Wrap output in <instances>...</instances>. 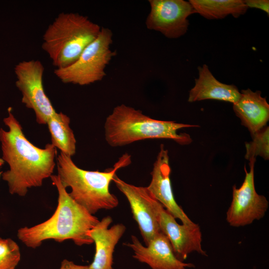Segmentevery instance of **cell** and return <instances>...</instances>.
Returning <instances> with one entry per match:
<instances>
[{
    "instance_id": "obj_11",
    "label": "cell",
    "mask_w": 269,
    "mask_h": 269,
    "mask_svg": "<svg viewBox=\"0 0 269 269\" xmlns=\"http://www.w3.org/2000/svg\"><path fill=\"white\" fill-rule=\"evenodd\" d=\"M160 231L169 240L175 257L183 262L188 254L197 252L207 256L202 249V234L199 226L193 222L180 225L158 201L156 203Z\"/></svg>"
},
{
    "instance_id": "obj_7",
    "label": "cell",
    "mask_w": 269,
    "mask_h": 269,
    "mask_svg": "<svg viewBox=\"0 0 269 269\" xmlns=\"http://www.w3.org/2000/svg\"><path fill=\"white\" fill-rule=\"evenodd\" d=\"M44 68L38 60L22 61L14 68L16 86L22 95L21 102L32 110L37 123L47 124L56 112L44 92L43 76Z\"/></svg>"
},
{
    "instance_id": "obj_9",
    "label": "cell",
    "mask_w": 269,
    "mask_h": 269,
    "mask_svg": "<svg viewBox=\"0 0 269 269\" xmlns=\"http://www.w3.org/2000/svg\"><path fill=\"white\" fill-rule=\"evenodd\" d=\"M150 11L145 20L147 29L158 31L170 39L178 38L187 31L188 17L196 13L184 0H149Z\"/></svg>"
},
{
    "instance_id": "obj_6",
    "label": "cell",
    "mask_w": 269,
    "mask_h": 269,
    "mask_svg": "<svg viewBox=\"0 0 269 269\" xmlns=\"http://www.w3.org/2000/svg\"><path fill=\"white\" fill-rule=\"evenodd\" d=\"M112 42V30L102 27L98 37L75 62L66 67L56 68L54 74L64 83L80 86L102 80L106 75V67L116 54L111 49Z\"/></svg>"
},
{
    "instance_id": "obj_5",
    "label": "cell",
    "mask_w": 269,
    "mask_h": 269,
    "mask_svg": "<svg viewBox=\"0 0 269 269\" xmlns=\"http://www.w3.org/2000/svg\"><path fill=\"white\" fill-rule=\"evenodd\" d=\"M101 30L86 16L61 12L46 29L41 47L56 68L66 67L78 59Z\"/></svg>"
},
{
    "instance_id": "obj_10",
    "label": "cell",
    "mask_w": 269,
    "mask_h": 269,
    "mask_svg": "<svg viewBox=\"0 0 269 269\" xmlns=\"http://www.w3.org/2000/svg\"><path fill=\"white\" fill-rule=\"evenodd\" d=\"M112 181L127 198L134 218L147 246L161 232L156 209L157 201L151 195L146 187L136 186L127 183L116 174Z\"/></svg>"
},
{
    "instance_id": "obj_20",
    "label": "cell",
    "mask_w": 269,
    "mask_h": 269,
    "mask_svg": "<svg viewBox=\"0 0 269 269\" xmlns=\"http://www.w3.org/2000/svg\"><path fill=\"white\" fill-rule=\"evenodd\" d=\"M20 258L17 243L10 238L0 237V269H15Z\"/></svg>"
},
{
    "instance_id": "obj_12",
    "label": "cell",
    "mask_w": 269,
    "mask_h": 269,
    "mask_svg": "<svg viewBox=\"0 0 269 269\" xmlns=\"http://www.w3.org/2000/svg\"><path fill=\"white\" fill-rule=\"evenodd\" d=\"M170 172L168 150L164 148L163 144H161L147 189L175 219H179L182 224H191L193 222L175 200L170 179Z\"/></svg>"
},
{
    "instance_id": "obj_2",
    "label": "cell",
    "mask_w": 269,
    "mask_h": 269,
    "mask_svg": "<svg viewBox=\"0 0 269 269\" xmlns=\"http://www.w3.org/2000/svg\"><path fill=\"white\" fill-rule=\"evenodd\" d=\"M50 178L58 194L54 213L41 223L19 228L17 232L18 239L32 249L39 247L47 240L59 243L71 240L79 246L92 244L88 232L100 220L71 197L58 175L52 174Z\"/></svg>"
},
{
    "instance_id": "obj_23",
    "label": "cell",
    "mask_w": 269,
    "mask_h": 269,
    "mask_svg": "<svg viewBox=\"0 0 269 269\" xmlns=\"http://www.w3.org/2000/svg\"><path fill=\"white\" fill-rule=\"evenodd\" d=\"M4 163V160L2 159V158L0 157V177L3 172L2 171H0V169L2 167V166L3 165Z\"/></svg>"
},
{
    "instance_id": "obj_21",
    "label": "cell",
    "mask_w": 269,
    "mask_h": 269,
    "mask_svg": "<svg viewBox=\"0 0 269 269\" xmlns=\"http://www.w3.org/2000/svg\"><path fill=\"white\" fill-rule=\"evenodd\" d=\"M248 7L257 8L261 9L269 14V0H244Z\"/></svg>"
},
{
    "instance_id": "obj_1",
    "label": "cell",
    "mask_w": 269,
    "mask_h": 269,
    "mask_svg": "<svg viewBox=\"0 0 269 269\" xmlns=\"http://www.w3.org/2000/svg\"><path fill=\"white\" fill-rule=\"evenodd\" d=\"M7 112L3 123L8 130L0 129V142L1 158L9 168L1 176L7 182L11 194L23 197L29 188L40 187L52 175L57 150L51 143L43 148L33 144L25 136L11 107Z\"/></svg>"
},
{
    "instance_id": "obj_19",
    "label": "cell",
    "mask_w": 269,
    "mask_h": 269,
    "mask_svg": "<svg viewBox=\"0 0 269 269\" xmlns=\"http://www.w3.org/2000/svg\"><path fill=\"white\" fill-rule=\"evenodd\" d=\"M252 140L246 143L245 158L249 160L259 155L265 159L269 158V128L265 127L252 135Z\"/></svg>"
},
{
    "instance_id": "obj_18",
    "label": "cell",
    "mask_w": 269,
    "mask_h": 269,
    "mask_svg": "<svg viewBox=\"0 0 269 269\" xmlns=\"http://www.w3.org/2000/svg\"><path fill=\"white\" fill-rule=\"evenodd\" d=\"M70 123L68 116L62 112H56L46 124L51 135V143L61 152L71 157L76 153V140Z\"/></svg>"
},
{
    "instance_id": "obj_15",
    "label": "cell",
    "mask_w": 269,
    "mask_h": 269,
    "mask_svg": "<svg viewBox=\"0 0 269 269\" xmlns=\"http://www.w3.org/2000/svg\"><path fill=\"white\" fill-rule=\"evenodd\" d=\"M233 110L251 135L264 128L269 120V105L260 91L242 90L240 98L233 104Z\"/></svg>"
},
{
    "instance_id": "obj_13",
    "label": "cell",
    "mask_w": 269,
    "mask_h": 269,
    "mask_svg": "<svg viewBox=\"0 0 269 269\" xmlns=\"http://www.w3.org/2000/svg\"><path fill=\"white\" fill-rule=\"evenodd\" d=\"M132 243L125 245L134 252L133 257L139 262L146 264L151 269H185L194 268L191 263H185L175 257L171 245L161 232L145 246L135 236H131Z\"/></svg>"
},
{
    "instance_id": "obj_22",
    "label": "cell",
    "mask_w": 269,
    "mask_h": 269,
    "mask_svg": "<svg viewBox=\"0 0 269 269\" xmlns=\"http://www.w3.org/2000/svg\"><path fill=\"white\" fill-rule=\"evenodd\" d=\"M59 269H91L89 266H82L75 264L72 261L64 259L61 263Z\"/></svg>"
},
{
    "instance_id": "obj_3",
    "label": "cell",
    "mask_w": 269,
    "mask_h": 269,
    "mask_svg": "<svg viewBox=\"0 0 269 269\" xmlns=\"http://www.w3.org/2000/svg\"><path fill=\"white\" fill-rule=\"evenodd\" d=\"M131 156L125 153L113 167L104 171H89L79 168L71 157L60 152L56 158L58 175L65 188H71V197L95 214L101 209L110 210L116 207L119 201L109 191L110 184L118 170L131 163Z\"/></svg>"
},
{
    "instance_id": "obj_14",
    "label": "cell",
    "mask_w": 269,
    "mask_h": 269,
    "mask_svg": "<svg viewBox=\"0 0 269 269\" xmlns=\"http://www.w3.org/2000/svg\"><path fill=\"white\" fill-rule=\"evenodd\" d=\"M113 221L110 216L103 218L88 232L95 244V253L91 269H112L115 246L125 233L126 228L117 224L109 228Z\"/></svg>"
},
{
    "instance_id": "obj_17",
    "label": "cell",
    "mask_w": 269,
    "mask_h": 269,
    "mask_svg": "<svg viewBox=\"0 0 269 269\" xmlns=\"http://www.w3.org/2000/svg\"><path fill=\"white\" fill-rule=\"evenodd\" d=\"M196 13L208 19H222L228 15L238 18L248 7L243 0H190Z\"/></svg>"
},
{
    "instance_id": "obj_4",
    "label": "cell",
    "mask_w": 269,
    "mask_h": 269,
    "mask_svg": "<svg viewBox=\"0 0 269 269\" xmlns=\"http://www.w3.org/2000/svg\"><path fill=\"white\" fill-rule=\"evenodd\" d=\"M198 127L173 121L155 120L139 110L121 104L114 108L105 123V135L111 146H124L147 139H169L181 144L191 142L190 136L177 131L184 128Z\"/></svg>"
},
{
    "instance_id": "obj_8",
    "label": "cell",
    "mask_w": 269,
    "mask_h": 269,
    "mask_svg": "<svg viewBox=\"0 0 269 269\" xmlns=\"http://www.w3.org/2000/svg\"><path fill=\"white\" fill-rule=\"evenodd\" d=\"M256 158L250 160V171L245 166L246 176L239 188L233 187V199L227 212L226 219L232 227L244 226L255 220L263 218L267 211L269 203L263 195L256 191L254 184V165Z\"/></svg>"
},
{
    "instance_id": "obj_16",
    "label": "cell",
    "mask_w": 269,
    "mask_h": 269,
    "mask_svg": "<svg viewBox=\"0 0 269 269\" xmlns=\"http://www.w3.org/2000/svg\"><path fill=\"white\" fill-rule=\"evenodd\" d=\"M198 77L190 90L188 101L194 102L207 99L236 102L241 93L234 85H228L218 81L206 64L198 67Z\"/></svg>"
}]
</instances>
